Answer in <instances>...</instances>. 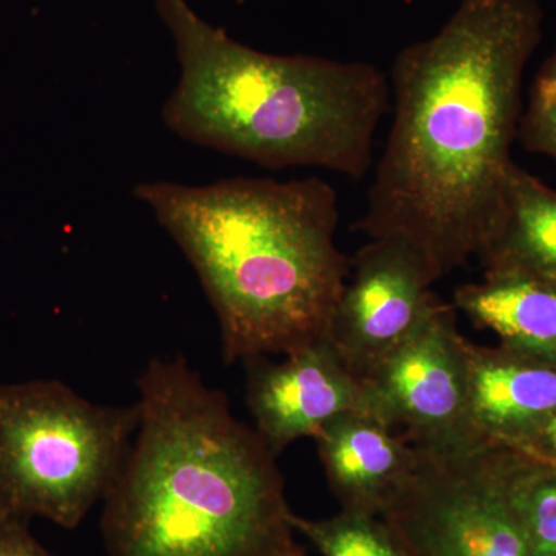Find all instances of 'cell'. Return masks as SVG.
<instances>
[{
	"label": "cell",
	"instance_id": "6da1fadb",
	"mask_svg": "<svg viewBox=\"0 0 556 556\" xmlns=\"http://www.w3.org/2000/svg\"><path fill=\"white\" fill-rule=\"evenodd\" d=\"M543 20L536 0H463L437 35L397 54L393 119L357 230L408 241L439 280L484 251Z\"/></svg>",
	"mask_w": 556,
	"mask_h": 556
},
{
	"label": "cell",
	"instance_id": "7a4b0ae2",
	"mask_svg": "<svg viewBox=\"0 0 556 556\" xmlns=\"http://www.w3.org/2000/svg\"><path fill=\"white\" fill-rule=\"evenodd\" d=\"M141 420L105 495L109 556H305L277 456L185 357L137 380Z\"/></svg>",
	"mask_w": 556,
	"mask_h": 556
},
{
	"label": "cell",
	"instance_id": "3957f363",
	"mask_svg": "<svg viewBox=\"0 0 556 556\" xmlns=\"http://www.w3.org/2000/svg\"><path fill=\"white\" fill-rule=\"evenodd\" d=\"M135 197L195 269L226 364L327 339L351 273L336 241L339 197L328 181L142 182Z\"/></svg>",
	"mask_w": 556,
	"mask_h": 556
},
{
	"label": "cell",
	"instance_id": "277c9868",
	"mask_svg": "<svg viewBox=\"0 0 556 556\" xmlns=\"http://www.w3.org/2000/svg\"><path fill=\"white\" fill-rule=\"evenodd\" d=\"M177 47L179 80L163 109L178 137L265 169L371 170L391 108L390 78L364 61L280 56L201 20L188 0H153Z\"/></svg>",
	"mask_w": 556,
	"mask_h": 556
},
{
	"label": "cell",
	"instance_id": "5b68a950",
	"mask_svg": "<svg viewBox=\"0 0 556 556\" xmlns=\"http://www.w3.org/2000/svg\"><path fill=\"white\" fill-rule=\"evenodd\" d=\"M141 408L98 405L58 380L0 386V508L76 529L115 484Z\"/></svg>",
	"mask_w": 556,
	"mask_h": 556
},
{
	"label": "cell",
	"instance_id": "8992f818",
	"mask_svg": "<svg viewBox=\"0 0 556 556\" xmlns=\"http://www.w3.org/2000/svg\"><path fill=\"white\" fill-rule=\"evenodd\" d=\"M511 457L495 442L456 453L417 448L380 518L407 556H532L508 490Z\"/></svg>",
	"mask_w": 556,
	"mask_h": 556
},
{
	"label": "cell",
	"instance_id": "52a82bcc",
	"mask_svg": "<svg viewBox=\"0 0 556 556\" xmlns=\"http://www.w3.org/2000/svg\"><path fill=\"white\" fill-rule=\"evenodd\" d=\"M467 339L442 305L415 336L364 376L368 415L431 453L486 444L468 407Z\"/></svg>",
	"mask_w": 556,
	"mask_h": 556
},
{
	"label": "cell",
	"instance_id": "ba28073f",
	"mask_svg": "<svg viewBox=\"0 0 556 556\" xmlns=\"http://www.w3.org/2000/svg\"><path fill=\"white\" fill-rule=\"evenodd\" d=\"M428 260L401 237L371 239L351 260V273L327 339L364 378L415 336L444 302Z\"/></svg>",
	"mask_w": 556,
	"mask_h": 556
},
{
	"label": "cell",
	"instance_id": "9c48e42d",
	"mask_svg": "<svg viewBox=\"0 0 556 556\" xmlns=\"http://www.w3.org/2000/svg\"><path fill=\"white\" fill-rule=\"evenodd\" d=\"M283 362L257 356L247 369V404L254 430L277 457L299 439L313 438L338 416L368 413L364 379L328 339L283 354Z\"/></svg>",
	"mask_w": 556,
	"mask_h": 556
},
{
	"label": "cell",
	"instance_id": "30bf717a",
	"mask_svg": "<svg viewBox=\"0 0 556 556\" xmlns=\"http://www.w3.org/2000/svg\"><path fill=\"white\" fill-rule=\"evenodd\" d=\"M318 457L342 510L380 517L405 484L417 448L368 413L338 416L316 438Z\"/></svg>",
	"mask_w": 556,
	"mask_h": 556
},
{
	"label": "cell",
	"instance_id": "8fae6325",
	"mask_svg": "<svg viewBox=\"0 0 556 556\" xmlns=\"http://www.w3.org/2000/svg\"><path fill=\"white\" fill-rule=\"evenodd\" d=\"M468 407L479 437L517 444L556 412V364L467 340Z\"/></svg>",
	"mask_w": 556,
	"mask_h": 556
},
{
	"label": "cell",
	"instance_id": "7c38bea8",
	"mask_svg": "<svg viewBox=\"0 0 556 556\" xmlns=\"http://www.w3.org/2000/svg\"><path fill=\"white\" fill-rule=\"evenodd\" d=\"M453 306L501 345L556 364V288L511 273H484L478 283L457 288Z\"/></svg>",
	"mask_w": 556,
	"mask_h": 556
},
{
	"label": "cell",
	"instance_id": "4fadbf2b",
	"mask_svg": "<svg viewBox=\"0 0 556 556\" xmlns=\"http://www.w3.org/2000/svg\"><path fill=\"white\" fill-rule=\"evenodd\" d=\"M484 273H511L556 288V190L515 164L492 237L478 255Z\"/></svg>",
	"mask_w": 556,
	"mask_h": 556
},
{
	"label": "cell",
	"instance_id": "5bb4252c",
	"mask_svg": "<svg viewBox=\"0 0 556 556\" xmlns=\"http://www.w3.org/2000/svg\"><path fill=\"white\" fill-rule=\"evenodd\" d=\"M511 450L508 490L530 552L532 556H556V463Z\"/></svg>",
	"mask_w": 556,
	"mask_h": 556
},
{
	"label": "cell",
	"instance_id": "9a60e30c",
	"mask_svg": "<svg viewBox=\"0 0 556 556\" xmlns=\"http://www.w3.org/2000/svg\"><path fill=\"white\" fill-rule=\"evenodd\" d=\"M291 525L321 556H407L376 515L340 510L334 517L313 519L292 511Z\"/></svg>",
	"mask_w": 556,
	"mask_h": 556
},
{
	"label": "cell",
	"instance_id": "2e32d148",
	"mask_svg": "<svg viewBox=\"0 0 556 556\" xmlns=\"http://www.w3.org/2000/svg\"><path fill=\"white\" fill-rule=\"evenodd\" d=\"M518 139L527 152L556 163V47L538 68L522 108Z\"/></svg>",
	"mask_w": 556,
	"mask_h": 556
},
{
	"label": "cell",
	"instance_id": "e0dca14e",
	"mask_svg": "<svg viewBox=\"0 0 556 556\" xmlns=\"http://www.w3.org/2000/svg\"><path fill=\"white\" fill-rule=\"evenodd\" d=\"M0 556H54L31 535L28 518L0 508Z\"/></svg>",
	"mask_w": 556,
	"mask_h": 556
},
{
	"label": "cell",
	"instance_id": "ac0fdd59",
	"mask_svg": "<svg viewBox=\"0 0 556 556\" xmlns=\"http://www.w3.org/2000/svg\"><path fill=\"white\" fill-rule=\"evenodd\" d=\"M511 448L535 459L556 463V412Z\"/></svg>",
	"mask_w": 556,
	"mask_h": 556
}]
</instances>
